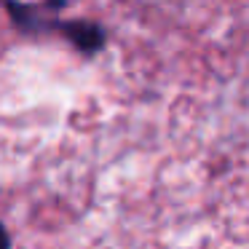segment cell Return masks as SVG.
Listing matches in <instances>:
<instances>
[{
    "label": "cell",
    "instance_id": "6da1fadb",
    "mask_svg": "<svg viewBox=\"0 0 249 249\" xmlns=\"http://www.w3.org/2000/svg\"><path fill=\"white\" fill-rule=\"evenodd\" d=\"M6 8L14 30L24 38H49L56 35V24L62 11L70 6V0H40V3H24V0H0Z\"/></svg>",
    "mask_w": 249,
    "mask_h": 249
},
{
    "label": "cell",
    "instance_id": "7a4b0ae2",
    "mask_svg": "<svg viewBox=\"0 0 249 249\" xmlns=\"http://www.w3.org/2000/svg\"><path fill=\"white\" fill-rule=\"evenodd\" d=\"M56 35L65 38L72 46V51H78L83 59H94L107 46V30L94 19H59Z\"/></svg>",
    "mask_w": 249,
    "mask_h": 249
},
{
    "label": "cell",
    "instance_id": "3957f363",
    "mask_svg": "<svg viewBox=\"0 0 249 249\" xmlns=\"http://www.w3.org/2000/svg\"><path fill=\"white\" fill-rule=\"evenodd\" d=\"M0 249H11V233L6 231L3 222H0Z\"/></svg>",
    "mask_w": 249,
    "mask_h": 249
}]
</instances>
